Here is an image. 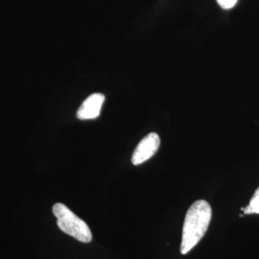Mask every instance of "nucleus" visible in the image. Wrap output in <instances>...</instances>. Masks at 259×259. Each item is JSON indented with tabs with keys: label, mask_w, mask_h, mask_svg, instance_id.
Instances as JSON below:
<instances>
[{
	"label": "nucleus",
	"mask_w": 259,
	"mask_h": 259,
	"mask_svg": "<svg viewBox=\"0 0 259 259\" xmlns=\"http://www.w3.org/2000/svg\"><path fill=\"white\" fill-rule=\"evenodd\" d=\"M212 216L211 206L204 200H198L190 205L183 227L181 253L186 254L203 239Z\"/></svg>",
	"instance_id": "obj_1"
},
{
	"label": "nucleus",
	"mask_w": 259,
	"mask_h": 259,
	"mask_svg": "<svg viewBox=\"0 0 259 259\" xmlns=\"http://www.w3.org/2000/svg\"><path fill=\"white\" fill-rule=\"evenodd\" d=\"M52 210L57 218V225L62 232L83 243H90L93 240V233L88 224L66 205L58 203L54 204Z\"/></svg>",
	"instance_id": "obj_2"
},
{
	"label": "nucleus",
	"mask_w": 259,
	"mask_h": 259,
	"mask_svg": "<svg viewBox=\"0 0 259 259\" xmlns=\"http://www.w3.org/2000/svg\"><path fill=\"white\" fill-rule=\"evenodd\" d=\"M160 145V139L156 133H151L139 142L132 157L134 165H140L147 161L157 152Z\"/></svg>",
	"instance_id": "obj_3"
},
{
	"label": "nucleus",
	"mask_w": 259,
	"mask_h": 259,
	"mask_svg": "<svg viewBox=\"0 0 259 259\" xmlns=\"http://www.w3.org/2000/svg\"><path fill=\"white\" fill-rule=\"evenodd\" d=\"M105 96L101 93H94L89 96L77 111V116L81 120L94 119L100 115Z\"/></svg>",
	"instance_id": "obj_4"
},
{
	"label": "nucleus",
	"mask_w": 259,
	"mask_h": 259,
	"mask_svg": "<svg viewBox=\"0 0 259 259\" xmlns=\"http://www.w3.org/2000/svg\"><path fill=\"white\" fill-rule=\"evenodd\" d=\"M249 205H250V210H251V214H253V213L259 214V187L255 190Z\"/></svg>",
	"instance_id": "obj_5"
},
{
	"label": "nucleus",
	"mask_w": 259,
	"mask_h": 259,
	"mask_svg": "<svg viewBox=\"0 0 259 259\" xmlns=\"http://www.w3.org/2000/svg\"><path fill=\"white\" fill-rule=\"evenodd\" d=\"M219 6L225 10H230L235 6L237 0H217Z\"/></svg>",
	"instance_id": "obj_6"
}]
</instances>
